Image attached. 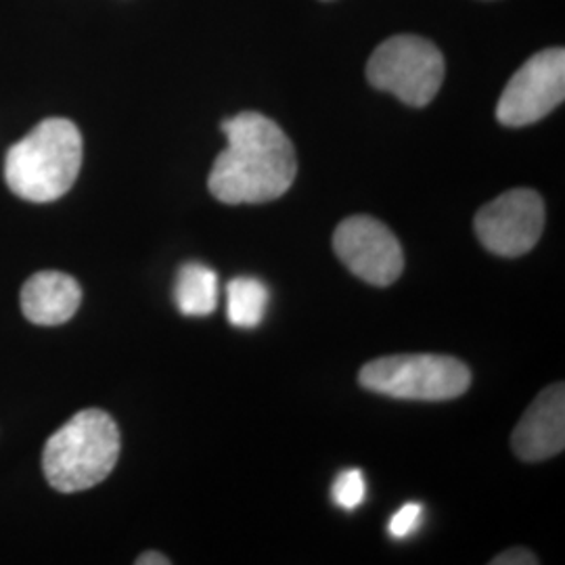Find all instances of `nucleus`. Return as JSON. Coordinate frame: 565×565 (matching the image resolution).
I'll use <instances>...</instances> for the list:
<instances>
[{
    "label": "nucleus",
    "instance_id": "f257e3e1",
    "mask_svg": "<svg viewBox=\"0 0 565 565\" xmlns=\"http://www.w3.org/2000/svg\"><path fill=\"white\" fill-rule=\"evenodd\" d=\"M226 149L212 166L210 193L226 205L282 198L298 174L296 149L277 121L243 111L223 121Z\"/></svg>",
    "mask_w": 565,
    "mask_h": 565
},
{
    "label": "nucleus",
    "instance_id": "f03ea898",
    "mask_svg": "<svg viewBox=\"0 0 565 565\" xmlns=\"http://www.w3.org/2000/svg\"><path fill=\"white\" fill-rule=\"evenodd\" d=\"M81 168L78 126L65 118H49L9 149L4 181L25 202H57L74 186Z\"/></svg>",
    "mask_w": 565,
    "mask_h": 565
},
{
    "label": "nucleus",
    "instance_id": "7ed1b4c3",
    "mask_svg": "<svg viewBox=\"0 0 565 565\" xmlns=\"http://www.w3.org/2000/svg\"><path fill=\"white\" fill-rule=\"evenodd\" d=\"M120 429L102 408H84L46 440L44 478L57 492H82L114 471L120 457Z\"/></svg>",
    "mask_w": 565,
    "mask_h": 565
},
{
    "label": "nucleus",
    "instance_id": "20e7f679",
    "mask_svg": "<svg viewBox=\"0 0 565 565\" xmlns=\"http://www.w3.org/2000/svg\"><path fill=\"white\" fill-rule=\"evenodd\" d=\"M364 390L398 401L440 403L463 396L471 385L467 364L440 354H394L364 364Z\"/></svg>",
    "mask_w": 565,
    "mask_h": 565
},
{
    "label": "nucleus",
    "instance_id": "39448f33",
    "mask_svg": "<svg viewBox=\"0 0 565 565\" xmlns=\"http://www.w3.org/2000/svg\"><path fill=\"white\" fill-rule=\"evenodd\" d=\"M366 78L404 105L425 107L445 82V57L427 39L401 34L382 42L366 63Z\"/></svg>",
    "mask_w": 565,
    "mask_h": 565
},
{
    "label": "nucleus",
    "instance_id": "423d86ee",
    "mask_svg": "<svg viewBox=\"0 0 565 565\" xmlns=\"http://www.w3.org/2000/svg\"><path fill=\"white\" fill-rule=\"evenodd\" d=\"M565 97L564 49H546L532 55L507 82L497 105V120L522 128L546 118Z\"/></svg>",
    "mask_w": 565,
    "mask_h": 565
},
{
    "label": "nucleus",
    "instance_id": "0eeeda50",
    "mask_svg": "<svg viewBox=\"0 0 565 565\" xmlns=\"http://www.w3.org/2000/svg\"><path fill=\"white\" fill-rule=\"evenodd\" d=\"M473 228L488 252L518 258L541 239L545 228V203L532 189H511L478 212Z\"/></svg>",
    "mask_w": 565,
    "mask_h": 565
},
{
    "label": "nucleus",
    "instance_id": "6e6552de",
    "mask_svg": "<svg viewBox=\"0 0 565 565\" xmlns=\"http://www.w3.org/2000/svg\"><path fill=\"white\" fill-rule=\"evenodd\" d=\"M333 249L345 268L369 285L387 287L403 275V245L377 218H345L333 233Z\"/></svg>",
    "mask_w": 565,
    "mask_h": 565
},
{
    "label": "nucleus",
    "instance_id": "1a4fd4ad",
    "mask_svg": "<svg viewBox=\"0 0 565 565\" xmlns=\"http://www.w3.org/2000/svg\"><path fill=\"white\" fill-rule=\"evenodd\" d=\"M511 446L515 455L527 461H545L565 448L564 384L548 385L530 404L513 431Z\"/></svg>",
    "mask_w": 565,
    "mask_h": 565
},
{
    "label": "nucleus",
    "instance_id": "9d476101",
    "mask_svg": "<svg viewBox=\"0 0 565 565\" xmlns=\"http://www.w3.org/2000/svg\"><path fill=\"white\" fill-rule=\"evenodd\" d=\"M81 302V282L57 270L36 273L21 287L23 317L42 327L67 323L78 312Z\"/></svg>",
    "mask_w": 565,
    "mask_h": 565
},
{
    "label": "nucleus",
    "instance_id": "9b49d317",
    "mask_svg": "<svg viewBox=\"0 0 565 565\" xmlns=\"http://www.w3.org/2000/svg\"><path fill=\"white\" fill-rule=\"evenodd\" d=\"M174 302L184 317L212 315L218 306V275L205 264H184L174 282Z\"/></svg>",
    "mask_w": 565,
    "mask_h": 565
},
{
    "label": "nucleus",
    "instance_id": "f8f14e48",
    "mask_svg": "<svg viewBox=\"0 0 565 565\" xmlns=\"http://www.w3.org/2000/svg\"><path fill=\"white\" fill-rule=\"evenodd\" d=\"M270 294L260 279L237 277L226 285V317L239 329H254L263 323Z\"/></svg>",
    "mask_w": 565,
    "mask_h": 565
},
{
    "label": "nucleus",
    "instance_id": "ddd939ff",
    "mask_svg": "<svg viewBox=\"0 0 565 565\" xmlns=\"http://www.w3.org/2000/svg\"><path fill=\"white\" fill-rule=\"evenodd\" d=\"M331 494H333L335 505L342 507L345 511H352V509L363 505L364 497H366L363 471L361 469L342 471L333 482Z\"/></svg>",
    "mask_w": 565,
    "mask_h": 565
},
{
    "label": "nucleus",
    "instance_id": "4468645a",
    "mask_svg": "<svg viewBox=\"0 0 565 565\" xmlns=\"http://www.w3.org/2000/svg\"><path fill=\"white\" fill-rule=\"evenodd\" d=\"M422 522H424V505L406 503L392 515V520L387 524V532L392 534V539L403 541L411 534H415L422 527Z\"/></svg>",
    "mask_w": 565,
    "mask_h": 565
},
{
    "label": "nucleus",
    "instance_id": "2eb2a0df",
    "mask_svg": "<svg viewBox=\"0 0 565 565\" xmlns=\"http://www.w3.org/2000/svg\"><path fill=\"white\" fill-rule=\"evenodd\" d=\"M539 559L534 553L525 548H511L507 553H501L499 557L492 559V565H536Z\"/></svg>",
    "mask_w": 565,
    "mask_h": 565
},
{
    "label": "nucleus",
    "instance_id": "dca6fc26",
    "mask_svg": "<svg viewBox=\"0 0 565 565\" xmlns=\"http://www.w3.org/2000/svg\"><path fill=\"white\" fill-rule=\"evenodd\" d=\"M137 565H170V559L162 553H142Z\"/></svg>",
    "mask_w": 565,
    "mask_h": 565
}]
</instances>
